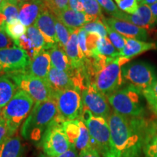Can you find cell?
<instances>
[{"label": "cell", "mask_w": 157, "mask_h": 157, "mask_svg": "<svg viewBox=\"0 0 157 157\" xmlns=\"http://www.w3.org/2000/svg\"><path fill=\"white\" fill-rule=\"evenodd\" d=\"M56 16L45 5L34 24L42 33L46 42L51 47L58 44L56 30Z\"/></svg>", "instance_id": "14"}, {"label": "cell", "mask_w": 157, "mask_h": 157, "mask_svg": "<svg viewBox=\"0 0 157 157\" xmlns=\"http://www.w3.org/2000/svg\"><path fill=\"white\" fill-rule=\"evenodd\" d=\"M48 51L50 56L52 67L63 71H71L74 69L66 56L65 48L61 45L55 44Z\"/></svg>", "instance_id": "20"}, {"label": "cell", "mask_w": 157, "mask_h": 157, "mask_svg": "<svg viewBox=\"0 0 157 157\" xmlns=\"http://www.w3.org/2000/svg\"><path fill=\"white\" fill-rule=\"evenodd\" d=\"M6 23H7V21H6V17L2 12L0 10V30L5 31V27Z\"/></svg>", "instance_id": "45"}, {"label": "cell", "mask_w": 157, "mask_h": 157, "mask_svg": "<svg viewBox=\"0 0 157 157\" xmlns=\"http://www.w3.org/2000/svg\"><path fill=\"white\" fill-rule=\"evenodd\" d=\"M17 87L7 75L0 76V108L3 109L16 93Z\"/></svg>", "instance_id": "22"}, {"label": "cell", "mask_w": 157, "mask_h": 157, "mask_svg": "<svg viewBox=\"0 0 157 157\" xmlns=\"http://www.w3.org/2000/svg\"><path fill=\"white\" fill-rule=\"evenodd\" d=\"M65 121L63 118L58 114L45 131L39 143L44 154L56 156L64 154L71 148L63 129V124Z\"/></svg>", "instance_id": "7"}, {"label": "cell", "mask_w": 157, "mask_h": 157, "mask_svg": "<svg viewBox=\"0 0 157 157\" xmlns=\"http://www.w3.org/2000/svg\"><path fill=\"white\" fill-rule=\"evenodd\" d=\"M51 59L48 50L42 51L31 60L28 72L46 81L51 68Z\"/></svg>", "instance_id": "18"}, {"label": "cell", "mask_w": 157, "mask_h": 157, "mask_svg": "<svg viewBox=\"0 0 157 157\" xmlns=\"http://www.w3.org/2000/svg\"><path fill=\"white\" fill-rule=\"evenodd\" d=\"M0 10L6 17L7 23L13 24L20 22L19 21V6L5 0L1 7Z\"/></svg>", "instance_id": "27"}, {"label": "cell", "mask_w": 157, "mask_h": 157, "mask_svg": "<svg viewBox=\"0 0 157 157\" xmlns=\"http://www.w3.org/2000/svg\"><path fill=\"white\" fill-rule=\"evenodd\" d=\"M119 8L124 13L133 15L137 13L139 5L137 0H115Z\"/></svg>", "instance_id": "35"}, {"label": "cell", "mask_w": 157, "mask_h": 157, "mask_svg": "<svg viewBox=\"0 0 157 157\" xmlns=\"http://www.w3.org/2000/svg\"><path fill=\"white\" fill-rule=\"evenodd\" d=\"M82 92L76 89H67L54 92L58 114L66 121L75 120L81 117L83 111Z\"/></svg>", "instance_id": "9"}, {"label": "cell", "mask_w": 157, "mask_h": 157, "mask_svg": "<svg viewBox=\"0 0 157 157\" xmlns=\"http://www.w3.org/2000/svg\"><path fill=\"white\" fill-rule=\"evenodd\" d=\"M143 1V0H137V2H142Z\"/></svg>", "instance_id": "51"}, {"label": "cell", "mask_w": 157, "mask_h": 157, "mask_svg": "<svg viewBox=\"0 0 157 157\" xmlns=\"http://www.w3.org/2000/svg\"><path fill=\"white\" fill-rule=\"evenodd\" d=\"M44 3L55 16L60 12L69 9L68 0H48Z\"/></svg>", "instance_id": "34"}, {"label": "cell", "mask_w": 157, "mask_h": 157, "mask_svg": "<svg viewBox=\"0 0 157 157\" xmlns=\"http://www.w3.org/2000/svg\"><path fill=\"white\" fill-rule=\"evenodd\" d=\"M146 157H157V132L150 137L143 148Z\"/></svg>", "instance_id": "37"}, {"label": "cell", "mask_w": 157, "mask_h": 157, "mask_svg": "<svg viewBox=\"0 0 157 157\" xmlns=\"http://www.w3.org/2000/svg\"><path fill=\"white\" fill-rule=\"evenodd\" d=\"M56 17L71 30L80 29L87 23L93 22V20L84 12H76L70 8L60 12Z\"/></svg>", "instance_id": "16"}, {"label": "cell", "mask_w": 157, "mask_h": 157, "mask_svg": "<svg viewBox=\"0 0 157 157\" xmlns=\"http://www.w3.org/2000/svg\"><path fill=\"white\" fill-rule=\"evenodd\" d=\"M43 2H46V1H48V0H42Z\"/></svg>", "instance_id": "52"}, {"label": "cell", "mask_w": 157, "mask_h": 157, "mask_svg": "<svg viewBox=\"0 0 157 157\" xmlns=\"http://www.w3.org/2000/svg\"><path fill=\"white\" fill-rule=\"evenodd\" d=\"M56 30L58 39V44L65 48L69 41L71 31L58 18L56 20Z\"/></svg>", "instance_id": "31"}, {"label": "cell", "mask_w": 157, "mask_h": 157, "mask_svg": "<svg viewBox=\"0 0 157 157\" xmlns=\"http://www.w3.org/2000/svg\"><path fill=\"white\" fill-rule=\"evenodd\" d=\"M70 30L71 31V35L68 44L65 47V52L72 67L75 69H79L84 66L86 59L78 46V32L79 29Z\"/></svg>", "instance_id": "17"}, {"label": "cell", "mask_w": 157, "mask_h": 157, "mask_svg": "<svg viewBox=\"0 0 157 157\" xmlns=\"http://www.w3.org/2000/svg\"><path fill=\"white\" fill-rule=\"evenodd\" d=\"M101 21L104 24L109 25L110 28L122 35L125 38L135 39L144 42L148 39V31L127 21L117 19L115 17L105 18L104 17H102Z\"/></svg>", "instance_id": "13"}, {"label": "cell", "mask_w": 157, "mask_h": 157, "mask_svg": "<svg viewBox=\"0 0 157 157\" xmlns=\"http://www.w3.org/2000/svg\"><path fill=\"white\" fill-rule=\"evenodd\" d=\"M157 2V0H143L142 2H140L141 4H145V5H151L153 4L156 3Z\"/></svg>", "instance_id": "48"}, {"label": "cell", "mask_w": 157, "mask_h": 157, "mask_svg": "<svg viewBox=\"0 0 157 157\" xmlns=\"http://www.w3.org/2000/svg\"><path fill=\"white\" fill-rule=\"evenodd\" d=\"M31 61L29 55L17 47L0 49V76L27 71Z\"/></svg>", "instance_id": "10"}, {"label": "cell", "mask_w": 157, "mask_h": 157, "mask_svg": "<svg viewBox=\"0 0 157 157\" xmlns=\"http://www.w3.org/2000/svg\"><path fill=\"white\" fill-rule=\"evenodd\" d=\"M4 1H5V0H0V7H1L2 5V3L4 2Z\"/></svg>", "instance_id": "50"}, {"label": "cell", "mask_w": 157, "mask_h": 157, "mask_svg": "<svg viewBox=\"0 0 157 157\" xmlns=\"http://www.w3.org/2000/svg\"><path fill=\"white\" fill-rule=\"evenodd\" d=\"M82 29L89 34H95L101 37H108L106 28L101 20L88 23L84 25Z\"/></svg>", "instance_id": "32"}, {"label": "cell", "mask_w": 157, "mask_h": 157, "mask_svg": "<svg viewBox=\"0 0 157 157\" xmlns=\"http://www.w3.org/2000/svg\"><path fill=\"white\" fill-rule=\"evenodd\" d=\"M83 106L95 117L109 119L111 114V108L109 100L105 95L98 90L93 84H90L82 92Z\"/></svg>", "instance_id": "11"}, {"label": "cell", "mask_w": 157, "mask_h": 157, "mask_svg": "<svg viewBox=\"0 0 157 157\" xmlns=\"http://www.w3.org/2000/svg\"><path fill=\"white\" fill-rule=\"evenodd\" d=\"M78 157H101L100 153L95 148H90L79 152Z\"/></svg>", "instance_id": "43"}, {"label": "cell", "mask_w": 157, "mask_h": 157, "mask_svg": "<svg viewBox=\"0 0 157 157\" xmlns=\"http://www.w3.org/2000/svg\"><path fill=\"white\" fill-rule=\"evenodd\" d=\"M97 1L101 7H103L107 13L111 14L113 17H115L121 12L120 10L118 8L117 6L113 2V0H97Z\"/></svg>", "instance_id": "38"}, {"label": "cell", "mask_w": 157, "mask_h": 157, "mask_svg": "<svg viewBox=\"0 0 157 157\" xmlns=\"http://www.w3.org/2000/svg\"><path fill=\"white\" fill-rule=\"evenodd\" d=\"M124 81L143 93L157 79L154 68L146 62L128 63L121 67Z\"/></svg>", "instance_id": "8"}, {"label": "cell", "mask_w": 157, "mask_h": 157, "mask_svg": "<svg viewBox=\"0 0 157 157\" xmlns=\"http://www.w3.org/2000/svg\"><path fill=\"white\" fill-rule=\"evenodd\" d=\"M115 18L127 21L137 26L146 29L149 35L156 34V29L155 25L157 23L156 19L153 15L150 6L140 3L137 13L135 14L129 15L121 10Z\"/></svg>", "instance_id": "12"}, {"label": "cell", "mask_w": 157, "mask_h": 157, "mask_svg": "<svg viewBox=\"0 0 157 157\" xmlns=\"http://www.w3.org/2000/svg\"><path fill=\"white\" fill-rule=\"evenodd\" d=\"M150 8H151V10L153 15H154L155 19H156V21L157 22V2L156 3L150 5Z\"/></svg>", "instance_id": "46"}, {"label": "cell", "mask_w": 157, "mask_h": 157, "mask_svg": "<svg viewBox=\"0 0 157 157\" xmlns=\"http://www.w3.org/2000/svg\"><path fill=\"white\" fill-rule=\"evenodd\" d=\"M143 94L132 86L119 89L108 97L113 111L127 117H144Z\"/></svg>", "instance_id": "3"}, {"label": "cell", "mask_w": 157, "mask_h": 157, "mask_svg": "<svg viewBox=\"0 0 157 157\" xmlns=\"http://www.w3.org/2000/svg\"><path fill=\"white\" fill-rule=\"evenodd\" d=\"M79 118L87 125L93 148L103 157H111V132L108 119L95 117L85 108H83V111Z\"/></svg>", "instance_id": "4"}, {"label": "cell", "mask_w": 157, "mask_h": 157, "mask_svg": "<svg viewBox=\"0 0 157 157\" xmlns=\"http://www.w3.org/2000/svg\"><path fill=\"white\" fill-rule=\"evenodd\" d=\"M78 124H79L80 131L78 135L77 141H76V148L77 151L87 150L90 148H93L91 143V137H90L89 130L84 121L81 118H78Z\"/></svg>", "instance_id": "25"}, {"label": "cell", "mask_w": 157, "mask_h": 157, "mask_svg": "<svg viewBox=\"0 0 157 157\" xmlns=\"http://www.w3.org/2000/svg\"><path fill=\"white\" fill-rule=\"evenodd\" d=\"M45 7L42 0H31L21 3L19 5L20 23L25 27H29L34 24L37 17Z\"/></svg>", "instance_id": "15"}, {"label": "cell", "mask_w": 157, "mask_h": 157, "mask_svg": "<svg viewBox=\"0 0 157 157\" xmlns=\"http://www.w3.org/2000/svg\"><path fill=\"white\" fill-rule=\"evenodd\" d=\"M2 111H3V109L0 108V118L2 117Z\"/></svg>", "instance_id": "49"}, {"label": "cell", "mask_w": 157, "mask_h": 157, "mask_svg": "<svg viewBox=\"0 0 157 157\" xmlns=\"http://www.w3.org/2000/svg\"><path fill=\"white\" fill-rule=\"evenodd\" d=\"M105 28H106L108 36H109L108 38L109 39V40L111 41V42L112 43V44L115 47L116 49L119 52H121L124 48L125 44H126V38L116 31L113 30L111 28H110L109 25L105 24Z\"/></svg>", "instance_id": "33"}, {"label": "cell", "mask_w": 157, "mask_h": 157, "mask_svg": "<svg viewBox=\"0 0 157 157\" xmlns=\"http://www.w3.org/2000/svg\"><path fill=\"white\" fill-rule=\"evenodd\" d=\"M23 145L18 136L7 137L0 144V157H22Z\"/></svg>", "instance_id": "21"}, {"label": "cell", "mask_w": 157, "mask_h": 157, "mask_svg": "<svg viewBox=\"0 0 157 157\" xmlns=\"http://www.w3.org/2000/svg\"><path fill=\"white\" fill-rule=\"evenodd\" d=\"M7 1L10 2H12V3H14V4H15V5H17V6H19L21 3L25 2L31 1V0H7Z\"/></svg>", "instance_id": "47"}, {"label": "cell", "mask_w": 157, "mask_h": 157, "mask_svg": "<svg viewBox=\"0 0 157 157\" xmlns=\"http://www.w3.org/2000/svg\"><path fill=\"white\" fill-rule=\"evenodd\" d=\"M14 43H15V47L22 49L23 50H24L25 52L29 55L31 60L34 58L35 52H34V48H33L32 44H31L30 39L29 38L26 34L23 35V36L18 39V40L15 41Z\"/></svg>", "instance_id": "36"}, {"label": "cell", "mask_w": 157, "mask_h": 157, "mask_svg": "<svg viewBox=\"0 0 157 157\" xmlns=\"http://www.w3.org/2000/svg\"><path fill=\"white\" fill-rule=\"evenodd\" d=\"M34 101L23 90H18L3 108L2 117L7 123L9 137H13L21 124L30 114Z\"/></svg>", "instance_id": "5"}, {"label": "cell", "mask_w": 157, "mask_h": 157, "mask_svg": "<svg viewBox=\"0 0 157 157\" xmlns=\"http://www.w3.org/2000/svg\"><path fill=\"white\" fill-rule=\"evenodd\" d=\"M111 157H140L150 137L157 132V119L127 117L112 111L109 119Z\"/></svg>", "instance_id": "1"}, {"label": "cell", "mask_w": 157, "mask_h": 157, "mask_svg": "<svg viewBox=\"0 0 157 157\" xmlns=\"http://www.w3.org/2000/svg\"><path fill=\"white\" fill-rule=\"evenodd\" d=\"M84 13L93 21L101 20L103 17L101 5L97 0H84Z\"/></svg>", "instance_id": "28"}, {"label": "cell", "mask_w": 157, "mask_h": 157, "mask_svg": "<svg viewBox=\"0 0 157 157\" xmlns=\"http://www.w3.org/2000/svg\"><path fill=\"white\" fill-rule=\"evenodd\" d=\"M87 32H86L83 29H80L78 32V46L81 51L83 53L85 58H90L89 53L87 49V45H86V39H87Z\"/></svg>", "instance_id": "39"}, {"label": "cell", "mask_w": 157, "mask_h": 157, "mask_svg": "<svg viewBox=\"0 0 157 157\" xmlns=\"http://www.w3.org/2000/svg\"><path fill=\"white\" fill-rule=\"evenodd\" d=\"M7 137H9L7 123H6L3 117H2L0 118V144Z\"/></svg>", "instance_id": "41"}, {"label": "cell", "mask_w": 157, "mask_h": 157, "mask_svg": "<svg viewBox=\"0 0 157 157\" xmlns=\"http://www.w3.org/2000/svg\"><path fill=\"white\" fill-rule=\"evenodd\" d=\"M58 114L57 105L53 98L36 103L30 114L23 124L21 135L25 140L39 142Z\"/></svg>", "instance_id": "2"}, {"label": "cell", "mask_w": 157, "mask_h": 157, "mask_svg": "<svg viewBox=\"0 0 157 157\" xmlns=\"http://www.w3.org/2000/svg\"><path fill=\"white\" fill-rule=\"evenodd\" d=\"M149 108L157 117V79L142 93Z\"/></svg>", "instance_id": "29"}, {"label": "cell", "mask_w": 157, "mask_h": 157, "mask_svg": "<svg viewBox=\"0 0 157 157\" xmlns=\"http://www.w3.org/2000/svg\"><path fill=\"white\" fill-rule=\"evenodd\" d=\"M100 56L108 58H115L120 56L118 51L108 37H101L98 42L97 48L92 53V56Z\"/></svg>", "instance_id": "24"}, {"label": "cell", "mask_w": 157, "mask_h": 157, "mask_svg": "<svg viewBox=\"0 0 157 157\" xmlns=\"http://www.w3.org/2000/svg\"><path fill=\"white\" fill-rule=\"evenodd\" d=\"M26 27L20 22L13 23V24L6 23L5 27V32L14 42L18 40L23 35L26 34Z\"/></svg>", "instance_id": "30"}, {"label": "cell", "mask_w": 157, "mask_h": 157, "mask_svg": "<svg viewBox=\"0 0 157 157\" xmlns=\"http://www.w3.org/2000/svg\"><path fill=\"white\" fill-rule=\"evenodd\" d=\"M69 8L76 12H84V0H68Z\"/></svg>", "instance_id": "42"}, {"label": "cell", "mask_w": 157, "mask_h": 157, "mask_svg": "<svg viewBox=\"0 0 157 157\" xmlns=\"http://www.w3.org/2000/svg\"><path fill=\"white\" fill-rule=\"evenodd\" d=\"M157 45L154 42H147L135 39L126 38V44L123 50L119 52L120 56L130 60L131 58L147 52L156 50Z\"/></svg>", "instance_id": "19"}, {"label": "cell", "mask_w": 157, "mask_h": 157, "mask_svg": "<svg viewBox=\"0 0 157 157\" xmlns=\"http://www.w3.org/2000/svg\"><path fill=\"white\" fill-rule=\"evenodd\" d=\"M63 129L69 141L71 147L76 148V141H77L80 131L78 119L75 120L66 121L63 124Z\"/></svg>", "instance_id": "26"}, {"label": "cell", "mask_w": 157, "mask_h": 157, "mask_svg": "<svg viewBox=\"0 0 157 157\" xmlns=\"http://www.w3.org/2000/svg\"><path fill=\"white\" fill-rule=\"evenodd\" d=\"M39 157H78V153H77V150L75 148H71L68 151H66L64 154L58 155V156H48V155L42 154H40L39 156Z\"/></svg>", "instance_id": "44"}, {"label": "cell", "mask_w": 157, "mask_h": 157, "mask_svg": "<svg viewBox=\"0 0 157 157\" xmlns=\"http://www.w3.org/2000/svg\"><path fill=\"white\" fill-rule=\"evenodd\" d=\"M15 47L14 41L7 36L5 31L0 30V49L11 48Z\"/></svg>", "instance_id": "40"}, {"label": "cell", "mask_w": 157, "mask_h": 157, "mask_svg": "<svg viewBox=\"0 0 157 157\" xmlns=\"http://www.w3.org/2000/svg\"><path fill=\"white\" fill-rule=\"evenodd\" d=\"M14 82L17 88L29 94L35 103L47 101L53 98L54 92L47 81L31 75L28 70L7 75Z\"/></svg>", "instance_id": "6"}, {"label": "cell", "mask_w": 157, "mask_h": 157, "mask_svg": "<svg viewBox=\"0 0 157 157\" xmlns=\"http://www.w3.org/2000/svg\"><path fill=\"white\" fill-rule=\"evenodd\" d=\"M26 34L30 39L31 44L34 48L35 56H37L42 51L48 50L52 48L46 42L42 33L35 25H31L27 28Z\"/></svg>", "instance_id": "23"}]
</instances>
